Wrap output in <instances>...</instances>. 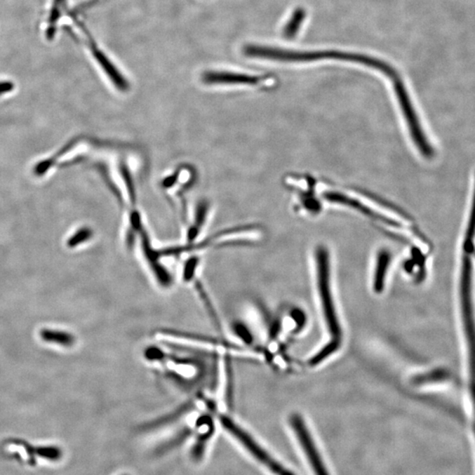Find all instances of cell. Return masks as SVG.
<instances>
[{
	"label": "cell",
	"mask_w": 475,
	"mask_h": 475,
	"mask_svg": "<svg viewBox=\"0 0 475 475\" xmlns=\"http://www.w3.org/2000/svg\"><path fill=\"white\" fill-rule=\"evenodd\" d=\"M248 58L268 59V60L289 62V63H307L320 60H338L366 65L376 69L392 79L399 75L395 69L381 59L365 54L352 53L340 51H294L284 48L248 45L243 50Z\"/></svg>",
	"instance_id": "6da1fadb"
},
{
	"label": "cell",
	"mask_w": 475,
	"mask_h": 475,
	"mask_svg": "<svg viewBox=\"0 0 475 475\" xmlns=\"http://www.w3.org/2000/svg\"><path fill=\"white\" fill-rule=\"evenodd\" d=\"M393 82L395 95L397 97L399 105H400L406 123H407L409 134L417 150L422 154V157L431 159L435 157L434 147H432L431 142L429 141L424 128L420 123V119L413 105L410 96H409L408 90L406 88L403 81L400 75L396 76Z\"/></svg>",
	"instance_id": "7a4b0ae2"
},
{
	"label": "cell",
	"mask_w": 475,
	"mask_h": 475,
	"mask_svg": "<svg viewBox=\"0 0 475 475\" xmlns=\"http://www.w3.org/2000/svg\"><path fill=\"white\" fill-rule=\"evenodd\" d=\"M317 277L319 293L323 311L324 318L332 341L342 342V329L340 327L337 314L335 313L334 300L330 288L329 276V255L327 249L320 247L316 251Z\"/></svg>",
	"instance_id": "3957f363"
},
{
	"label": "cell",
	"mask_w": 475,
	"mask_h": 475,
	"mask_svg": "<svg viewBox=\"0 0 475 475\" xmlns=\"http://www.w3.org/2000/svg\"><path fill=\"white\" fill-rule=\"evenodd\" d=\"M220 419V424L223 426L225 431L230 433L232 436H234V438L237 439L256 460H258L260 463H262L263 466H265L267 469L272 471L274 475H297L295 474L293 471L283 467V464L279 462L276 459H274L268 452H266L265 449H263L262 447L255 441V439H253L252 436L249 435L247 431H245L243 429L240 427V426L236 424L230 417H228L225 415H221Z\"/></svg>",
	"instance_id": "277c9868"
},
{
	"label": "cell",
	"mask_w": 475,
	"mask_h": 475,
	"mask_svg": "<svg viewBox=\"0 0 475 475\" xmlns=\"http://www.w3.org/2000/svg\"><path fill=\"white\" fill-rule=\"evenodd\" d=\"M290 424L314 475H330L304 419L299 414L291 415Z\"/></svg>",
	"instance_id": "5b68a950"
},
{
	"label": "cell",
	"mask_w": 475,
	"mask_h": 475,
	"mask_svg": "<svg viewBox=\"0 0 475 475\" xmlns=\"http://www.w3.org/2000/svg\"><path fill=\"white\" fill-rule=\"evenodd\" d=\"M159 336H163L166 339L182 340V341L197 343V344H204L210 346L221 347L225 349H234L232 343L225 340V337L216 338L206 335L195 334V333L182 332L179 330H172V329H161L157 332Z\"/></svg>",
	"instance_id": "8992f818"
},
{
	"label": "cell",
	"mask_w": 475,
	"mask_h": 475,
	"mask_svg": "<svg viewBox=\"0 0 475 475\" xmlns=\"http://www.w3.org/2000/svg\"><path fill=\"white\" fill-rule=\"evenodd\" d=\"M203 81L210 84L257 85L265 79L258 76L235 74V72H210L203 76Z\"/></svg>",
	"instance_id": "52a82bcc"
},
{
	"label": "cell",
	"mask_w": 475,
	"mask_h": 475,
	"mask_svg": "<svg viewBox=\"0 0 475 475\" xmlns=\"http://www.w3.org/2000/svg\"><path fill=\"white\" fill-rule=\"evenodd\" d=\"M88 46L90 51L92 52L93 58H95L97 63L100 65V67L102 68V70L106 72L107 76H109L111 81L114 82V86H116L118 89H128L129 85H128L126 79H124L123 75L118 72L116 67H114L112 62L107 57V55L104 54V52L97 46L95 41L90 37L88 39Z\"/></svg>",
	"instance_id": "ba28073f"
},
{
	"label": "cell",
	"mask_w": 475,
	"mask_h": 475,
	"mask_svg": "<svg viewBox=\"0 0 475 475\" xmlns=\"http://www.w3.org/2000/svg\"><path fill=\"white\" fill-rule=\"evenodd\" d=\"M144 252L149 265H150L152 272L154 274L159 286L164 288L171 286L173 279L171 276H170V273L159 262L158 257L159 255L152 250L150 246H149L148 241H145Z\"/></svg>",
	"instance_id": "9c48e42d"
},
{
	"label": "cell",
	"mask_w": 475,
	"mask_h": 475,
	"mask_svg": "<svg viewBox=\"0 0 475 475\" xmlns=\"http://www.w3.org/2000/svg\"><path fill=\"white\" fill-rule=\"evenodd\" d=\"M195 407V402L193 401L186 402L185 404H182L179 408H177L175 410L172 411L170 414L164 415V417H159L156 419V420L149 422L147 424L142 426V431H152V429L161 428L162 426L168 425L171 424V422H175L177 419L182 417V415L186 414L189 411L192 410V408Z\"/></svg>",
	"instance_id": "30bf717a"
},
{
	"label": "cell",
	"mask_w": 475,
	"mask_h": 475,
	"mask_svg": "<svg viewBox=\"0 0 475 475\" xmlns=\"http://www.w3.org/2000/svg\"><path fill=\"white\" fill-rule=\"evenodd\" d=\"M391 261L389 253L382 250L377 255L375 276L373 280V289L377 293H382L384 286V279L387 272L388 266Z\"/></svg>",
	"instance_id": "8fae6325"
},
{
	"label": "cell",
	"mask_w": 475,
	"mask_h": 475,
	"mask_svg": "<svg viewBox=\"0 0 475 475\" xmlns=\"http://www.w3.org/2000/svg\"><path fill=\"white\" fill-rule=\"evenodd\" d=\"M41 338L44 341L55 343L63 347H71L74 344L75 337L67 332L60 330H52V329H41L40 331Z\"/></svg>",
	"instance_id": "7c38bea8"
},
{
	"label": "cell",
	"mask_w": 475,
	"mask_h": 475,
	"mask_svg": "<svg viewBox=\"0 0 475 475\" xmlns=\"http://www.w3.org/2000/svg\"><path fill=\"white\" fill-rule=\"evenodd\" d=\"M195 288L197 293L199 295L201 301H202L204 307L206 308L208 315H209L211 321L213 322L214 327L220 331L221 335H223L220 319L218 317L216 309H215L213 304L211 302L209 295H208L207 291L204 289L203 283L197 281L195 283Z\"/></svg>",
	"instance_id": "4fadbf2b"
},
{
	"label": "cell",
	"mask_w": 475,
	"mask_h": 475,
	"mask_svg": "<svg viewBox=\"0 0 475 475\" xmlns=\"http://www.w3.org/2000/svg\"><path fill=\"white\" fill-rule=\"evenodd\" d=\"M67 2V0H53V2H52L47 26V36L48 39H51L55 36L58 20L63 15Z\"/></svg>",
	"instance_id": "5bb4252c"
},
{
	"label": "cell",
	"mask_w": 475,
	"mask_h": 475,
	"mask_svg": "<svg viewBox=\"0 0 475 475\" xmlns=\"http://www.w3.org/2000/svg\"><path fill=\"white\" fill-rule=\"evenodd\" d=\"M307 13L304 8H297L291 15L289 22H287L283 29V36L286 39H293L297 34L299 33L301 26L306 19Z\"/></svg>",
	"instance_id": "9a60e30c"
},
{
	"label": "cell",
	"mask_w": 475,
	"mask_h": 475,
	"mask_svg": "<svg viewBox=\"0 0 475 475\" xmlns=\"http://www.w3.org/2000/svg\"><path fill=\"white\" fill-rule=\"evenodd\" d=\"M225 391L227 394V402L229 407H231L232 403V394H234V377H232V368L230 359L228 356L227 359L225 358Z\"/></svg>",
	"instance_id": "2e32d148"
},
{
	"label": "cell",
	"mask_w": 475,
	"mask_h": 475,
	"mask_svg": "<svg viewBox=\"0 0 475 475\" xmlns=\"http://www.w3.org/2000/svg\"><path fill=\"white\" fill-rule=\"evenodd\" d=\"M199 260L196 257H193L189 259L188 262H186L185 266V269L182 272V279L185 280V282L189 283L192 282L194 279H195L196 272L197 269V266H199Z\"/></svg>",
	"instance_id": "e0dca14e"
},
{
	"label": "cell",
	"mask_w": 475,
	"mask_h": 475,
	"mask_svg": "<svg viewBox=\"0 0 475 475\" xmlns=\"http://www.w3.org/2000/svg\"><path fill=\"white\" fill-rule=\"evenodd\" d=\"M232 330H234V334L238 336L239 338L248 344H251L253 342V336L250 330L248 328L247 326L241 322H235L232 325Z\"/></svg>",
	"instance_id": "ac0fdd59"
},
{
	"label": "cell",
	"mask_w": 475,
	"mask_h": 475,
	"mask_svg": "<svg viewBox=\"0 0 475 475\" xmlns=\"http://www.w3.org/2000/svg\"><path fill=\"white\" fill-rule=\"evenodd\" d=\"M90 235L91 234H90L89 232L82 231L72 239L70 242H69V246H70L72 248H74L76 245L81 244L83 241L88 240V239L90 237Z\"/></svg>",
	"instance_id": "d6986e66"
},
{
	"label": "cell",
	"mask_w": 475,
	"mask_h": 475,
	"mask_svg": "<svg viewBox=\"0 0 475 475\" xmlns=\"http://www.w3.org/2000/svg\"><path fill=\"white\" fill-rule=\"evenodd\" d=\"M0 85H1V88H8V89L9 86H11L8 84V83H5V84H0ZM0 92H1V90H0Z\"/></svg>",
	"instance_id": "ffe728a7"
}]
</instances>
